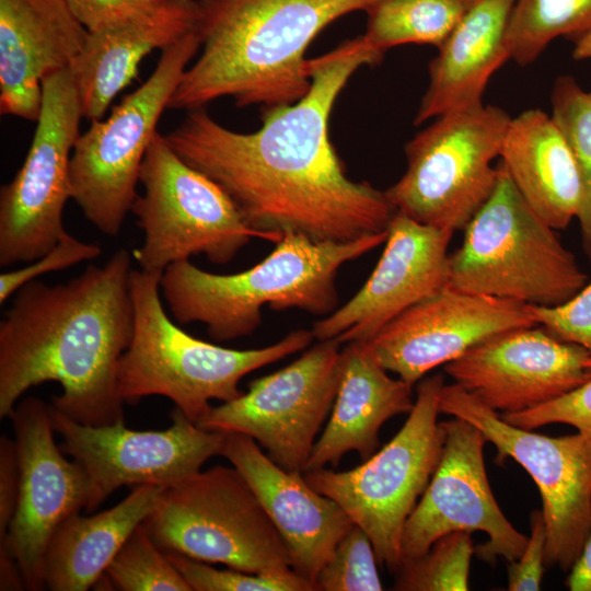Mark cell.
I'll list each match as a JSON object with an SVG mask.
<instances>
[{"label":"cell","mask_w":591,"mask_h":591,"mask_svg":"<svg viewBox=\"0 0 591 591\" xmlns=\"http://www.w3.org/2000/svg\"><path fill=\"white\" fill-rule=\"evenodd\" d=\"M383 56L358 36L308 59L309 92L294 103L263 107L254 132L230 130L199 107L163 136L184 162L227 193L264 240L298 233L345 242L384 232L396 208L385 192L347 176L328 135L348 80Z\"/></svg>","instance_id":"1"},{"label":"cell","mask_w":591,"mask_h":591,"mask_svg":"<svg viewBox=\"0 0 591 591\" xmlns=\"http://www.w3.org/2000/svg\"><path fill=\"white\" fill-rule=\"evenodd\" d=\"M131 255L116 251L68 282L32 280L0 322V418L45 382L61 385L51 406L74 421L124 420L118 366L134 333Z\"/></svg>","instance_id":"2"},{"label":"cell","mask_w":591,"mask_h":591,"mask_svg":"<svg viewBox=\"0 0 591 591\" xmlns=\"http://www.w3.org/2000/svg\"><path fill=\"white\" fill-rule=\"evenodd\" d=\"M376 0H198L200 54L170 109L192 111L223 96L239 107H273L311 88L305 51L336 19Z\"/></svg>","instance_id":"3"},{"label":"cell","mask_w":591,"mask_h":591,"mask_svg":"<svg viewBox=\"0 0 591 591\" xmlns=\"http://www.w3.org/2000/svg\"><path fill=\"white\" fill-rule=\"evenodd\" d=\"M386 237L387 230L345 242L287 233L268 256L241 273H208L189 259L174 263L162 273L160 290L179 324L202 323L210 338L228 341L253 334L264 305L331 314L338 302L339 268Z\"/></svg>","instance_id":"4"},{"label":"cell","mask_w":591,"mask_h":591,"mask_svg":"<svg viewBox=\"0 0 591 591\" xmlns=\"http://www.w3.org/2000/svg\"><path fill=\"white\" fill-rule=\"evenodd\" d=\"M161 276L142 269L130 273L134 333L118 366L124 403L165 396L197 424L211 408V399L230 402L243 393L239 389L243 376L304 350L314 339L311 331L297 329L273 345L237 350L195 338L164 311Z\"/></svg>","instance_id":"5"},{"label":"cell","mask_w":591,"mask_h":591,"mask_svg":"<svg viewBox=\"0 0 591 591\" xmlns=\"http://www.w3.org/2000/svg\"><path fill=\"white\" fill-rule=\"evenodd\" d=\"M450 255V286L460 290L551 306L588 282L573 254L525 201L503 165L496 185Z\"/></svg>","instance_id":"6"},{"label":"cell","mask_w":591,"mask_h":591,"mask_svg":"<svg viewBox=\"0 0 591 591\" xmlns=\"http://www.w3.org/2000/svg\"><path fill=\"white\" fill-rule=\"evenodd\" d=\"M443 385L440 373L422 378L403 427L359 466L303 473L313 489L337 502L368 534L379 566L393 573L402 564L405 523L441 459L445 431L438 416Z\"/></svg>","instance_id":"7"},{"label":"cell","mask_w":591,"mask_h":591,"mask_svg":"<svg viewBox=\"0 0 591 591\" xmlns=\"http://www.w3.org/2000/svg\"><path fill=\"white\" fill-rule=\"evenodd\" d=\"M142 524L166 553L250 573L292 569L285 541L233 465L165 487Z\"/></svg>","instance_id":"8"},{"label":"cell","mask_w":591,"mask_h":591,"mask_svg":"<svg viewBox=\"0 0 591 591\" xmlns=\"http://www.w3.org/2000/svg\"><path fill=\"white\" fill-rule=\"evenodd\" d=\"M199 49L196 27L162 50L150 77L106 119L91 121L79 136L70 159L71 198L104 234L116 236L131 211L141 163L160 116Z\"/></svg>","instance_id":"9"},{"label":"cell","mask_w":591,"mask_h":591,"mask_svg":"<svg viewBox=\"0 0 591 591\" xmlns=\"http://www.w3.org/2000/svg\"><path fill=\"white\" fill-rule=\"evenodd\" d=\"M510 120L494 105L437 117L406 143V171L386 197L422 224L463 230L496 185L498 166L491 163Z\"/></svg>","instance_id":"10"},{"label":"cell","mask_w":591,"mask_h":591,"mask_svg":"<svg viewBox=\"0 0 591 591\" xmlns=\"http://www.w3.org/2000/svg\"><path fill=\"white\" fill-rule=\"evenodd\" d=\"M139 183L143 193L131 212L143 243L134 257L144 271L162 274L199 254L223 265L253 237L264 239L245 223L227 193L184 162L159 132L144 154Z\"/></svg>","instance_id":"11"},{"label":"cell","mask_w":591,"mask_h":591,"mask_svg":"<svg viewBox=\"0 0 591 591\" xmlns=\"http://www.w3.org/2000/svg\"><path fill=\"white\" fill-rule=\"evenodd\" d=\"M439 406L479 429L497 449V463L512 459L529 473L542 499L545 567L570 570L591 532V439L515 427L455 383H444Z\"/></svg>","instance_id":"12"},{"label":"cell","mask_w":591,"mask_h":591,"mask_svg":"<svg viewBox=\"0 0 591 591\" xmlns=\"http://www.w3.org/2000/svg\"><path fill=\"white\" fill-rule=\"evenodd\" d=\"M43 102L26 158L0 192V265L33 262L67 232L70 159L82 118L70 68L44 78Z\"/></svg>","instance_id":"13"},{"label":"cell","mask_w":591,"mask_h":591,"mask_svg":"<svg viewBox=\"0 0 591 591\" xmlns=\"http://www.w3.org/2000/svg\"><path fill=\"white\" fill-rule=\"evenodd\" d=\"M340 345L318 341L287 367L252 381L237 398L211 406L197 425L248 436L276 464L303 473L337 394Z\"/></svg>","instance_id":"14"},{"label":"cell","mask_w":591,"mask_h":591,"mask_svg":"<svg viewBox=\"0 0 591 591\" xmlns=\"http://www.w3.org/2000/svg\"><path fill=\"white\" fill-rule=\"evenodd\" d=\"M50 406L60 448L84 471L90 485L85 512L94 511L117 488L155 485L169 487L195 473L211 457L221 455L225 432L207 430L177 408L165 430L138 431L125 420L91 426L72 420Z\"/></svg>","instance_id":"15"},{"label":"cell","mask_w":591,"mask_h":591,"mask_svg":"<svg viewBox=\"0 0 591 591\" xmlns=\"http://www.w3.org/2000/svg\"><path fill=\"white\" fill-rule=\"evenodd\" d=\"M441 424L445 431L441 459L405 523L402 561L425 554L437 540L456 531L487 534L488 540L475 547L483 561L517 560L528 536L507 519L491 491L484 462L485 436L459 417Z\"/></svg>","instance_id":"16"},{"label":"cell","mask_w":591,"mask_h":591,"mask_svg":"<svg viewBox=\"0 0 591 591\" xmlns=\"http://www.w3.org/2000/svg\"><path fill=\"white\" fill-rule=\"evenodd\" d=\"M12 421L20 466L15 513L4 542L16 560L26 590L46 588L44 563L58 526L84 510L90 491L83 468L55 441L50 406L28 396L19 401Z\"/></svg>","instance_id":"17"},{"label":"cell","mask_w":591,"mask_h":591,"mask_svg":"<svg viewBox=\"0 0 591 591\" xmlns=\"http://www.w3.org/2000/svg\"><path fill=\"white\" fill-rule=\"evenodd\" d=\"M529 305L447 286L362 341L373 359L412 386L475 345L507 331L535 326Z\"/></svg>","instance_id":"18"},{"label":"cell","mask_w":591,"mask_h":591,"mask_svg":"<svg viewBox=\"0 0 591 591\" xmlns=\"http://www.w3.org/2000/svg\"><path fill=\"white\" fill-rule=\"evenodd\" d=\"M444 372L499 414L535 408L591 379V354L545 328L495 335L444 364Z\"/></svg>","instance_id":"19"},{"label":"cell","mask_w":591,"mask_h":591,"mask_svg":"<svg viewBox=\"0 0 591 591\" xmlns=\"http://www.w3.org/2000/svg\"><path fill=\"white\" fill-rule=\"evenodd\" d=\"M452 235L396 211L375 268L348 302L313 324L314 339L367 341L401 313L449 286Z\"/></svg>","instance_id":"20"},{"label":"cell","mask_w":591,"mask_h":591,"mask_svg":"<svg viewBox=\"0 0 591 591\" xmlns=\"http://www.w3.org/2000/svg\"><path fill=\"white\" fill-rule=\"evenodd\" d=\"M221 455L254 490L289 549L292 569L314 584L355 524L350 517L333 499L313 489L303 473L276 464L248 436L227 433Z\"/></svg>","instance_id":"21"},{"label":"cell","mask_w":591,"mask_h":591,"mask_svg":"<svg viewBox=\"0 0 591 591\" xmlns=\"http://www.w3.org/2000/svg\"><path fill=\"white\" fill-rule=\"evenodd\" d=\"M88 36L65 0H0V113L37 121L44 78L70 68Z\"/></svg>","instance_id":"22"},{"label":"cell","mask_w":591,"mask_h":591,"mask_svg":"<svg viewBox=\"0 0 591 591\" xmlns=\"http://www.w3.org/2000/svg\"><path fill=\"white\" fill-rule=\"evenodd\" d=\"M412 385L387 374L362 341L341 350V373L329 419L313 445L304 472L336 466L356 451L362 460L380 444L381 427L413 409ZM303 472V473H304Z\"/></svg>","instance_id":"23"},{"label":"cell","mask_w":591,"mask_h":591,"mask_svg":"<svg viewBox=\"0 0 591 591\" xmlns=\"http://www.w3.org/2000/svg\"><path fill=\"white\" fill-rule=\"evenodd\" d=\"M514 0H475L429 63L415 125L479 107L493 74L510 59L507 27Z\"/></svg>","instance_id":"24"},{"label":"cell","mask_w":591,"mask_h":591,"mask_svg":"<svg viewBox=\"0 0 591 591\" xmlns=\"http://www.w3.org/2000/svg\"><path fill=\"white\" fill-rule=\"evenodd\" d=\"M499 157L519 193L553 229H566L577 218L580 175L552 116L532 108L511 118Z\"/></svg>","instance_id":"25"},{"label":"cell","mask_w":591,"mask_h":591,"mask_svg":"<svg viewBox=\"0 0 591 591\" xmlns=\"http://www.w3.org/2000/svg\"><path fill=\"white\" fill-rule=\"evenodd\" d=\"M198 0H173L158 19L90 33L70 70L82 118L102 119L112 101L138 73L140 61L197 27Z\"/></svg>","instance_id":"26"},{"label":"cell","mask_w":591,"mask_h":591,"mask_svg":"<svg viewBox=\"0 0 591 591\" xmlns=\"http://www.w3.org/2000/svg\"><path fill=\"white\" fill-rule=\"evenodd\" d=\"M164 488L136 486L107 510L91 517L77 512L67 518L55 531L46 551V588L85 591L93 587L130 534L152 511Z\"/></svg>","instance_id":"27"},{"label":"cell","mask_w":591,"mask_h":591,"mask_svg":"<svg viewBox=\"0 0 591 591\" xmlns=\"http://www.w3.org/2000/svg\"><path fill=\"white\" fill-rule=\"evenodd\" d=\"M475 0H376L368 9L364 39L385 54L403 44L439 48Z\"/></svg>","instance_id":"28"},{"label":"cell","mask_w":591,"mask_h":591,"mask_svg":"<svg viewBox=\"0 0 591 591\" xmlns=\"http://www.w3.org/2000/svg\"><path fill=\"white\" fill-rule=\"evenodd\" d=\"M591 30V0H514L507 27L510 59L535 61L559 36L575 40Z\"/></svg>","instance_id":"29"},{"label":"cell","mask_w":591,"mask_h":591,"mask_svg":"<svg viewBox=\"0 0 591 591\" xmlns=\"http://www.w3.org/2000/svg\"><path fill=\"white\" fill-rule=\"evenodd\" d=\"M552 117L575 157L581 182L577 219L582 247L591 263V91L583 90L569 74L556 79L552 94Z\"/></svg>","instance_id":"30"},{"label":"cell","mask_w":591,"mask_h":591,"mask_svg":"<svg viewBox=\"0 0 591 591\" xmlns=\"http://www.w3.org/2000/svg\"><path fill=\"white\" fill-rule=\"evenodd\" d=\"M475 547L471 533L456 531L437 540L422 555L396 570L397 591H466Z\"/></svg>","instance_id":"31"},{"label":"cell","mask_w":591,"mask_h":591,"mask_svg":"<svg viewBox=\"0 0 591 591\" xmlns=\"http://www.w3.org/2000/svg\"><path fill=\"white\" fill-rule=\"evenodd\" d=\"M105 575L124 591H192L142 523L127 538Z\"/></svg>","instance_id":"32"},{"label":"cell","mask_w":591,"mask_h":591,"mask_svg":"<svg viewBox=\"0 0 591 591\" xmlns=\"http://www.w3.org/2000/svg\"><path fill=\"white\" fill-rule=\"evenodd\" d=\"M378 558L368 534L357 524L339 541L317 573V591H381Z\"/></svg>","instance_id":"33"},{"label":"cell","mask_w":591,"mask_h":591,"mask_svg":"<svg viewBox=\"0 0 591 591\" xmlns=\"http://www.w3.org/2000/svg\"><path fill=\"white\" fill-rule=\"evenodd\" d=\"M166 556L192 591H316L312 582L293 569L279 573H250L232 568L216 569L176 553H166Z\"/></svg>","instance_id":"34"},{"label":"cell","mask_w":591,"mask_h":591,"mask_svg":"<svg viewBox=\"0 0 591 591\" xmlns=\"http://www.w3.org/2000/svg\"><path fill=\"white\" fill-rule=\"evenodd\" d=\"M65 1L79 22L90 33H94L153 21L170 8L173 0L159 2H141L139 0Z\"/></svg>","instance_id":"35"},{"label":"cell","mask_w":591,"mask_h":591,"mask_svg":"<svg viewBox=\"0 0 591 591\" xmlns=\"http://www.w3.org/2000/svg\"><path fill=\"white\" fill-rule=\"evenodd\" d=\"M519 428L533 430L549 424H566L591 439V379L571 392L524 412L500 414Z\"/></svg>","instance_id":"36"},{"label":"cell","mask_w":591,"mask_h":591,"mask_svg":"<svg viewBox=\"0 0 591 591\" xmlns=\"http://www.w3.org/2000/svg\"><path fill=\"white\" fill-rule=\"evenodd\" d=\"M101 253L99 245L80 241L66 232L49 252L28 266L0 275V303L3 304L20 288L39 276L94 259Z\"/></svg>","instance_id":"37"},{"label":"cell","mask_w":591,"mask_h":591,"mask_svg":"<svg viewBox=\"0 0 591 591\" xmlns=\"http://www.w3.org/2000/svg\"><path fill=\"white\" fill-rule=\"evenodd\" d=\"M528 305L536 324L556 338L579 345L591 354V281L560 304Z\"/></svg>","instance_id":"38"},{"label":"cell","mask_w":591,"mask_h":591,"mask_svg":"<svg viewBox=\"0 0 591 591\" xmlns=\"http://www.w3.org/2000/svg\"><path fill=\"white\" fill-rule=\"evenodd\" d=\"M546 526L541 510L530 517V535L520 557L508 566L509 591H537L545 569Z\"/></svg>","instance_id":"39"},{"label":"cell","mask_w":591,"mask_h":591,"mask_svg":"<svg viewBox=\"0 0 591 591\" xmlns=\"http://www.w3.org/2000/svg\"><path fill=\"white\" fill-rule=\"evenodd\" d=\"M20 488V466L14 438H0V538L7 535L15 513Z\"/></svg>","instance_id":"40"},{"label":"cell","mask_w":591,"mask_h":591,"mask_svg":"<svg viewBox=\"0 0 591 591\" xmlns=\"http://www.w3.org/2000/svg\"><path fill=\"white\" fill-rule=\"evenodd\" d=\"M567 587L570 591H591V532L570 568Z\"/></svg>","instance_id":"41"},{"label":"cell","mask_w":591,"mask_h":591,"mask_svg":"<svg viewBox=\"0 0 591 591\" xmlns=\"http://www.w3.org/2000/svg\"><path fill=\"white\" fill-rule=\"evenodd\" d=\"M25 589L20 567L7 544L0 542V590L21 591Z\"/></svg>","instance_id":"42"},{"label":"cell","mask_w":591,"mask_h":591,"mask_svg":"<svg viewBox=\"0 0 591 591\" xmlns=\"http://www.w3.org/2000/svg\"><path fill=\"white\" fill-rule=\"evenodd\" d=\"M572 57L576 60L591 59V30L573 40Z\"/></svg>","instance_id":"43"},{"label":"cell","mask_w":591,"mask_h":591,"mask_svg":"<svg viewBox=\"0 0 591 591\" xmlns=\"http://www.w3.org/2000/svg\"><path fill=\"white\" fill-rule=\"evenodd\" d=\"M141 2H159V1H164V0H139Z\"/></svg>","instance_id":"44"}]
</instances>
